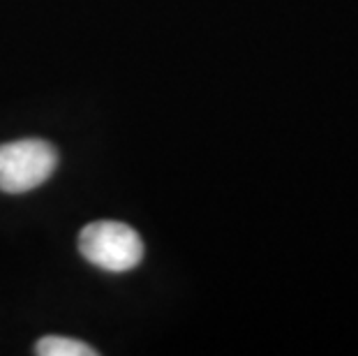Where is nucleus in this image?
<instances>
[{
    "instance_id": "f257e3e1",
    "label": "nucleus",
    "mask_w": 358,
    "mask_h": 356,
    "mask_svg": "<svg viewBox=\"0 0 358 356\" xmlns=\"http://www.w3.org/2000/svg\"><path fill=\"white\" fill-rule=\"evenodd\" d=\"M79 250L93 266L106 273H127L143 259V241L129 225L97 220L81 229Z\"/></svg>"
},
{
    "instance_id": "7ed1b4c3",
    "label": "nucleus",
    "mask_w": 358,
    "mask_h": 356,
    "mask_svg": "<svg viewBox=\"0 0 358 356\" xmlns=\"http://www.w3.org/2000/svg\"><path fill=\"white\" fill-rule=\"evenodd\" d=\"M35 352L40 356H95L97 350L81 340L63 338V336H47L35 345Z\"/></svg>"
},
{
    "instance_id": "f03ea898",
    "label": "nucleus",
    "mask_w": 358,
    "mask_h": 356,
    "mask_svg": "<svg viewBox=\"0 0 358 356\" xmlns=\"http://www.w3.org/2000/svg\"><path fill=\"white\" fill-rule=\"evenodd\" d=\"M58 166V153L44 139L7 141L0 146V190L24 194L40 187Z\"/></svg>"
}]
</instances>
